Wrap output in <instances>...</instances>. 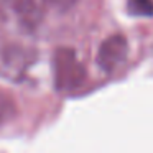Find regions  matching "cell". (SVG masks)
<instances>
[{"label": "cell", "instance_id": "cell-1", "mask_svg": "<svg viewBox=\"0 0 153 153\" xmlns=\"http://www.w3.org/2000/svg\"><path fill=\"white\" fill-rule=\"evenodd\" d=\"M54 86L59 91H74L86 79V71L71 48H59L53 54Z\"/></svg>", "mask_w": 153, "mask_h": 153}, {"label": "cell", "instance_id": "cell-2", "mask_svg": "<svg viewBox=\"0 0 153 153\" xmlns=\"http://www.w3.org/2000/svg\"><path fill=\"white\" fill-rule=\"evenodd\" d=\"M127 56V41L122 35L109 36L99 48L97 63L104 71H114Z\"/></svg>", "mask_w": 153, "mask_h": 153}, {"label": "cell", "instance_id": "cell-3", "mask_svg": "<svg viewBox=\"0 0 153 153\" xmlns=\"http://www.w3.org/2000/svg\"><path fill=\"white\" fill-rule=\"evenodd\" d=\"M41 2L43 0H10V5L15 10V13L23 20V23H27L28 27H33L40 22L43 15Z\"/></svg>", "mask_w": 153, "mask_h": 153}, {"label": "cell", "instance_id": "cell-4", "mask_svg": "<svg viewBox=\"0 0 153 153\" xmlns=\"http://www.w3.org/2000/svg\"><path fill=\"white\" fill-rule=\"evenodd\" d=\"M27 58L22 53V50H7L4 51V58H2V66H4V73H22L27 66Z\"/></svg>", "mask_w": 153, "mask_h": 153}, {"label": "cell", "instance_id": "cell-5", "mask_svg": "<svg viewBox=\"0 0 153 153\" xmlns=\"http://www.w3.org/2000/svg\"><path fill=\"white\" fill-rule=\"evenodd\" d=\"M17 115V107L8 94L0 92V127L8 123Z\"/></svg>", "mask_w": 153, "mask_h": 153}, {"label": "cell", "instance_id": "cell-6", "mask_svg": "<svg viewBox=\"0 0 153 153\" xmlns=\"http://www.w3.org/2000/svg\"><path fill=\"white\" fill-rule=\"evenodd\" d=\"M130 12L135 15H152L153 2L152 0H128Z\"/></svg>", "mask_w": 153, "mask_h": 153}, {"label": "cell", "instance_id": "cell-7", "mask_svg": "<svg viewBox=\"0 0 153 153\" xmlns=\"http://www.w3.org/2000/svg\"><path fill=\"white\" fill-rule=\"evenodd\" d=\"M43 2H46L48 5L58 8V10H68L76 4V0H43Z\"/></svg>", "mask_w": 153, "mask_h": 153}]
</instances>
